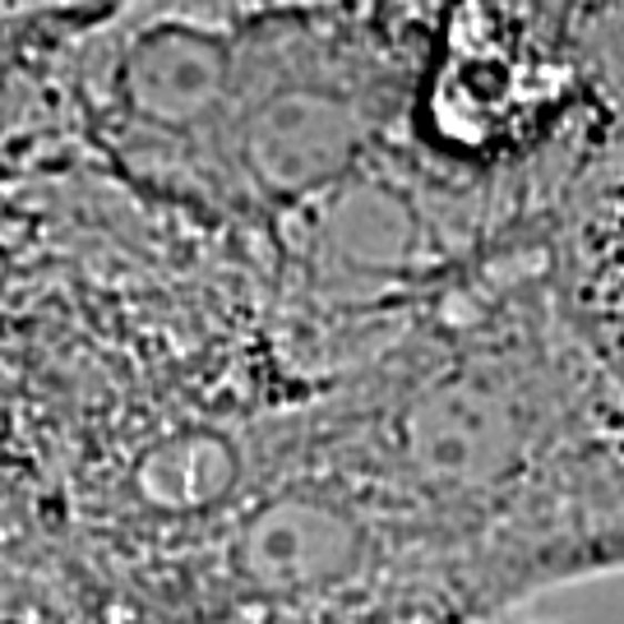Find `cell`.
<instances>
[{"label":"cell","instance_id":"6da1fadb","mask_svg":"<svg viewBox=\"0 0 624 624\" xmlns=\"http://www.w3.org/2000/svg\"><path fill=\"white\" fill-rule=\"evenodd\" d=\"M578 296L597 343L624 375V177L602 194L583 227Z\"/></svg>","mask_w":624,"mask_h":624}]
</instances>
